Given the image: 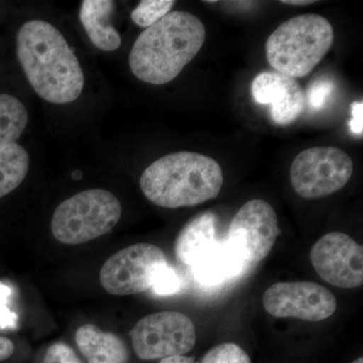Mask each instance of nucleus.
Masks as SVG:
<instances>
[{"mask_svg":"<svg viewBox=\"0 0 363 363\" xmlns=\"http://www.w3.org/2000/svg\"><path fill=\"white\" fill-rule=\"evenodd\" d=\"M16 57L28 83L45 101L70 104L82 93L84 74L77 57L51 23H23L16 35Z\"/></svg>","mask_w":363,"mask_h":363,"instance_id":"f257e3e1","label":"nucleus"},{"mask_svg":"<svg viewBox=\"0 0 363 363\" xmlns=\"http://www.w3.org/2000/svg\"><path fill=\"white\" fill-rule=\"evenodd\" d=\"M205 40L206 30L197 16L171 11L136 39L128 60L130 70L143 82L167 84L197 56Z\"/></svg>","mask_w":363,"mask_h":363,"instance_id":"f03ea898","label":"nucleus"},{"mask_svg":"<svg viewBox=\"0 0 363 363\" xmlns=\"http://www.w3.org/2000/svg\"><path fill=\"white\" fill-rule=\"evenodd\" d=\"M140 185L145 197L157 206L193 207L219 195L223 173L213 157L178 152L160 157L147 167Z\"/></svg>","mask_w":363,"mask_h":363,"instance_id":"7ed1b4c3","label":"nucleus"},{"mask_svg":"<svg viewBox=\"0 0 363 363\" xmlns=\"http://www.w3.org/2000/svg\"><path fill=\"white\" fill-rule=\"evenodd\" d=\"M334 43L324 16L306 13L284 21L267 40V58L276 72L291 78L309 75Z\"/></svg>","mask_w":363,"mask_h":363,"instance_id":"20e7f679","label":"nucleus"},{"mask_svg":"<svg viewBox=\"0 0 363 363\" xmlns=\"http://www.w3.org/2000/svg\"><path fill=\"white\" fill-rule=\"evenodd\" d=\"M123 214L118 199L102 189L69 198L55 210L51 228L59 242L78 245L111 233Z\"/></svg>","mask_w":363,"mask_h":363,"instance_id":"39448f33","label":"nucleus"},{"mask_svg":"<svg viewBox=\"0 0 363 363\" xmlns=\"http://www.w3.org/2000/svg\"><path fill=\"white\" fill-rule=\"evenodd\" d=\"M352 173V160L343 150L311 147L294 159L290 169L291 184L301 197L317 199L345 187Z\"/></svg>","mask_w":363,"mask_h":363,"instance_id":"423d86ee","label":"nucleus"},{"mask_svg":"<svg viewBox=\"0 0 363 363\" xmlns=\"http://www.w3.org/2000/svg\"><path fill=\"white\" fill-rule=\"evenodd\" d=\"M130 337L138 358L155 360L187 354L194 348L197 334L192 320L185 314L164 311L138 320Z\"/></svg>","mask_w":363,"mask_h":363,"instance_id":"0eeeda50","label":"nucleus"},{"mask_svg":"<svg viewBox=\"0 0 363 363\" xmlns=\"http://www.w3.org/2000/svg\"><path fill=\"white\" fill-rule=\"evenodd\" d=\"M164 252L150 243H138L119 250L100 269V284L114 296L135 295L150 290L157 274L168 266Z\"/></svg>","mask_w":363,"mask_h":363,"instance_id":"6e6552de","label":"nucleus"},{"mask_svg":"<svg viewBox=\"0 0 363 363\" xmlns=\"http://www.w3.org/2000/svg\"><path fill=\"white\" fill-rule=\"evenodd\" d=\"M262 305L274 317L319 322L335 313L337 301L331 291L312 281H281L267 289Z\"/></svg>","mask_w":363,"mask_h":363,"instance_id":"1a4fd4ad","label":"nucleus"},{"mask_svg":"<svg viewBox=\"0 0 363 363\" xmlns=\"http://www.w3.org/2000/svg\"><path fill=\"white\" fill-rule=\"evenodd\" d=\"M279 231L274 208L264 200L252 199L233 217L226 240L236 247L247 264H259L272 252Z\"/></svg>","mask_w":363,"mask_h":363,"instance_id":"9d476101","label":"nucleus"},{"mask_svg":"<svg viewBox=\"0 0 363 363\" xmlns=\"http://www.w3.org/2000/svg\"><path fill=\"white\" fill-rule=\"evenodd\" d=\"M310 259L320 278L338 288L363 284V248L343 233H327L313 245Z\"/></svg>","mask_w":363,"mask_h":363,"instance_id":"9b49d317","label":"nucleus"},{"mask_svg":"<svg viewBox=\"0 0 363 363\" xmlns=\"http://www.w3.org/2000/svg\"><path fill=\"white\" fill-rule=\"evenodd\" d=\"M253 99L259 104L271 105L274 123L285 126L297 121L305 109L302 87L294 78L278 72H262L253 79Z\"/></svg>","mask_w":363,"mask_h":363,"instance_id":"f8f14e48","label":"nucleus"},{"mask_svg":"<svg viewBox=\"0 0 363 363\" xmlns=\"http://www.w3.org/2000/svg\"><path fill=\"white\" fill-rule=\"evenodd\" d=\"M247 262L229 241H216L191 266L193 276L204 286H217L240 276Z\"/></svg>","mask_w":363,"mask_h":363,"instance_id":"ddd939ff","label":"nucleus"},{"mask_svg":"<svg viewBox=\"0 0 363 363\" xmlns=\"http://www.w3.org/2000/svg\"><path fill=\"white\" fill-rule=\"evenodd\" d=\"M116 4L111 0H84L81 4V23L93 45L104 52H113L121 45V37L111 23Z\"/></svg>","mask_w":363,"mask_h":363,"instance_id":"4468645a","label":"nucleus"},{"mask_svg":"<svg viewBox=\"0 0 363 363\" xmlns=\"http://www.w3.org/2000/svg\"><path fill=\"white\" fill-rule=\"evenodd\" d=\"M75 341L88 363H128V350L123 339L93 324L78 329Z\"/></svg>","mask_w":363,"mask_h":363,"instance_id":"2eb2a0df","label":"nucleus"},{"mask_svg":"<svg viewBox=\"0 0 363 363\" xmlns=\"http://www.w3.org/2000/svg\"><path fill=\"white\" fill-rule=\"evenodd\" d=\"M217 217L212 212L195 216L181 229L175 242L177 259L191 267L205 250L216 242Z\"/></svg>","mask_w":363,"mask_h":363,"instance_id":"dca6fc26","label":"nucleus"},{"mask_svg":"<svg viewBox=\"0 0 363 363\" xmlns=\"http://www.w3.org/2000/svg\"><path fill=\"white\" fill-rule=\"evenodd\" d=\"M30 157L18 143L0 149V198L9 195L25 181Z\"/></svg>","mask_w":363,"mask_h":363,"instance_id":"f3484780","label":"nucleus"},{"mask_svg":"<svg viewBox=\"0 0 363 363\" xmlns=\"http://www.w3.org/2000/svg\"><path fill=\"white\" fill-rule=\"evenodd\" d=\"M28 121L25 105L18 98L0 93V149L14 145Z\"/></svg>","mask_w":363,"mask_h":363,"instance_id":"a211bd4d","label":"nucleus"},{"mask_svg":"<svg viewBox=\"0 0 363 363\" xmlns=\"http://www.w3.org/2000/svg\"><path fill=\"white\" fill-rule=\"evenodd\" d=\"M173 0H143L131 13V20L136 25L147 28L171 13Z\"/></svg>","mask_w":363,"mask_h":363,"instance_id":"6ab92c4d","label":"nucleus"},{"mask_svg":"<svg viewBox=\"0 0 363 363\" xmlns=\"http://www.w3.org/2000/svg\"><path fill=\"white\" fill-rule=\"evenodd\" d=\"M202 363H252V359L238 344L222 343L208 351Z\"/></svg>","mask_w":363,"mask_h":363,"instance_id":"aec40b11","label":"nucleus"},{"mask_svg":"<svg viewBox=\"0 0 363 363\" xmlns=\"http://www.w3.org/2000/svg\"><path fill=\"white\" fill-rule=\"evenodd\" d=\"M334 89H335V85L330 78L315 79L308 87L307 95H305L306 101L313 111H321L330 99Z\"/></svg>","mask_w":363,"mask_h":363,"instance_id":"412c9836","label":"nucleus"},{"mask_svg":"<svg viewBox=\"0 0 363 363\" xmlns=\"http://www.w3.org/2000/svg\"><path fill=\"white\" fill-rule=\"evenodd\" d=\"M182 281L179 274L173 267H162L156 279L152 290L157 296H171L181 290Z\"/></svg>","mask_w":363,"mask_h":363,"instance_id":"4be33fe9","label":"nucleus"},{"mask_svg":"<svg viewBox=\"0 0 363 363\" xmlns=\"http://www.w3.org/2000/svg\"><path fill=\"white\" fill-rule=\"evenodd\" d=\"M42 363H81V360L71 346L58 342L48 348Z\"/></svg>","mask_w":363,"mask_h":363,"instance_id":"5701e85b","label":"nucleus"},{"mask_svg":"<svg viewBox=\"0 0 363 363\" xmlns=\"http://www.w3.org/2000/svg\"><path fill=\"white\" fill-rule=\"evenodd\" d=\"M11 296V289L0 283V329H14L18 326V315L7 307Z\"/></svg>","mask_w":363,"mask_h":363,"instance_id":"b1692460","label":"nucleus"},{"mask_svg":"<svg viewBox=\"0 0 363 363\" xmlns=\"http://www.w3.org/2000/svg\"><path fill=\"white\" fill-rule=\"evenodd\" d=\"M352 118L350 121L351 133L355 135H363V102L354 101L350 106Z\"/></svg>","mask_w":363,"mask_h":363,"instance_id":"393cba45","label":"nucleus"},{"mask_svg":"<svg viewBox=\"0 0 363 363\" xmlns=\"http://www.w3.org/2000/svg\"><path fill=\"white\" fill-rule=\"evenodd\" d=\"M14 352V345L11 339L0 336V362L9 359Z\"/></svg>","mask_w":363,"mask_h":363,"instance_id":"a878e982","label":"nucleus"},{"mask_svg":"<svg viewBox=\"0 0 363 363\" xmlns=\"http://www.w3.org/2000/svg\"><path fill=\"white\" fill-rule=\"evenodd\" d=\"M159 363H196L194 358L185 357V355H179V357H172L161 359Z\"/></svg>","mask_w":363,"mask_h":363,"instance_id":"bb28decb","label":"nucleus"},{"mask_svg":"<svg viewBox=\"0 0 363 363\" xmlns=\"http://www.w3.org/2000/svg\"><path fill=\"white\" fill-rule=\"evenodd\" d=\"M283 4H291V6H308V4H314L315 1H310V0H301V1H298V0H293V1H290V0H286V1H281Z\"/></svg>","mask_w":363,"mask_h":363,"instance_id":"cd10ccee","label":"nucleus"},{"mask_svg":"<svg viewBox=\"0 0 363 363\" xmlns=\"http://www.w3.org/2000/svg\"><path fill=\"white\" fill-rule=\"evenodd\" d=\"M81 176H82V174H81V172L76 171L73 173V178L75 179V180H79V179H81Z\"/></svg>","mask_w":363,"mask_h":363,"instance_id":"c85d7f7f","label":"nucleus"},{"mask_svg":"<svg viewBox=\"0 0 363 363\" xmlns=\"http://www.w3.org/2000/svg\"><path fill=\"white\" fill-rule=\"evenodd\" d=\"M351 363H363L362 357L358 358V359L354 360V362Z\"/></svg>","mask_w":363,"mask_h":363,"instance_id":"c756f323","label":"nucleus"}]
</instances>
